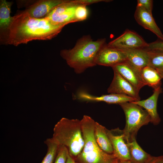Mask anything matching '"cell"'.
<instances>
[{
	"mask_svg": "<svg viewBox=\"0 0 163 163\" xmlns=\"http://www.w3.org/2000/svg\"><path fill=\"white\" fill-rule=\"evenodd\" d=\"M105 38L94 40L91 36L84 35L78 40L71 49L62 50L60 54L67 64L77 74L96 65L97 55L106 43Z\"/></svg>",
	"mask_w": 163,
	"mask_h": 163,
	"instance_id": "7a4b0ae2",
	"label": "cell"
},
{
	"mask_svg": "<svg viewBox=\"0 0 163 163\" xmlns=\"http://www.w3.org/2000/svg\"><path fill=\"white\" fill-rule=\"evenodd\" d=\"M130 161L132 163H147L152 156L145 152L137 143L136 139L127 142Z\"/></svg>",
	"mask_w": 163,
	"mask_h": 163,
	"instance_id": "ac0fdd59",
	"label": "cell"
},
{
	"mask_svg": "<svg viewBox=\"0 0 163 163\" xmlns=\"http://www.w3.org/2000/svg\"><path fill=\"white\" fill-rule=\"evenodd\" d=\"M47 147L46 155L40 163H54L59 145L52 138H48L44 142Z\"/></svg>",
	"mask_w": 163,
	"mask_h": 163,
	"instance_id": "44dd1931",
	"label": "cell"
},
{
	"mask_svg": "<svg viewBox=\"0 0 163 163\" xmlns=\"http://www.w3.org/2000/svg\"><path fill=\"white\" fill-rule=\"evenodd\" d=\"M122 50L126 53V61L139 71L148 66L149 59L148 50L145 49Z\"/></svg>",
	"mask_w": 163,
	"mask_h": 163,
	"instance_id": "2e32d148",
	"label": "cell"
},
{
	"mask_svg": "<svg viewBox=\"0 0 163 163\" xmlns=\"http://www.w3.org/2000/svg\"><path fill=\"white\" fill-rule=\"evenodd\" d=\"M145 49L148 50H155L163 52V41L160 40L148 43Z\"/></svg>",
	"mask_w": 163,
	"mask_h": 163,
	"instance_id": "484cf974",
	"label": "cell"
},
{
	"mask_svg": "<svg viewBox=\"0 0 163 163\" xmlns=\"http://www.w3.org/2000/svg\"><path fill=\"white\" fill-rule=\"evenodd\" d=\"M64 27L54 24L45 17H32L24 11L12 17L10 26L3 32L4 42L17 46L33 40H50Z\"/></svg>",
	"mask_w": 163,
	"mask_h": 163,
	"instance_id": "6da1fadb",
	"label": "cell"
},
{
	"mask_svg": "<svg viewBox=\"0 0 163 163\" xmlns=\"http://www.w3.org/2000/svg\"><path fill=\"white\" fill-rule=\"evenodd\" d=\"M85 5L79 4L76 7L75 12V18L77 22L85 20L88 14V11Z\"/></svg>",
	"mask_w": 163,
	"mask_h": 163,
	"instance_id": "603a6c76",
	"label": "cell"
},
{
	"mask_svg": "<svg viewBox=\"0 0 163 163\" xmlns=\"http://www.w3.org/2000/svg\"><path fill=\"white\" fill-rule=\"evenodd\" d=\"M121 163H132L130 161H122Z\"/></svg>",
	"mask_w": 163,
	"mask_h": 163,
	"instance_id": "1f68e13d",
	"label": "cell"
},
{
	"mask_svg": "<svg viewBox=\"0 0 163 163\" xmlns=\"http://www.w3.org/2000/svg\"><path fill=\"white\" fill-rule=\"evenodd\" d=\"M122 161L118 159L115 158L110 163H121Z\"/></svg>",
	"mask_w": 163,
	"mask_h": 163,
	"instance_id": "4dcf8cb0",
	"label": "cell"
},
{
	"mask_svg": "<svg viewBox=\"0 0 163 163\" xmlns=\"http://www.w3.org/2000/svg\"><path fill=\"white\" fill-rule=\"evenodd\" d=\"M78 5L74 0H65L54 8L45 17L55 25L64 27L76 22L75 12Z\"/></svg>",
	"mask_w": 163,
	"mask_h": 163,
	"instance_id": "8992f818",
	"label": "cell"
},
{
	"mask_svg": "<svg viewBox=\"0 0 163 163\" xmlns=\"http://www.w3.org/2000/svg\"><path fill=\"white\" fill-rule=\"evenodd\" d=\"M148 51L149 59L148 66L156 69L163 67V52L155 50Z\"/></svg>",
	"mask_w": 163,
	"mask_h": 163,
	"instance_id": "7402d4cb",
	"label": "cell"
},
{
	"mask_svg": "<svg viewBox=\"0 0 163 163\" xmlns=\"http://www.w3.org/2000/svg\"><path fill=\"white\" fill-rule=\"evenodd\" d=\"M162 92V88L160 86L154 89L153 94L147 99L132 101L145 109L150 117L151 122L154 125L158 124L161 121L157 111V104L159 96Z\"/></svg>",
	"mask_w": 163,
	"mask_h": 163,
	"instance_id": "4fadbf2b",
	"label": "cell"
},
{
	"mask_svg": "<svg viewBox=\"0 0 163 163\" xmlns=\"http://www.w3.org/2000/svg\"><path fill=\"white\" fill-rule=\"evenodd\" d=\"M66 163H76V162L75 159L69 154Z\"/></svg>",
	"mask_w": 163,
	"mask_h": 163,
	"instance_id": "f1b7e54d",
	"label": "cell"
},
{
	"mask_svg": "<svg viewBox=\"0 0 163 163\" xmlns=\"http://www.w3.org/2000/svg\"><path fill=\"white\" fill-rule=\"evenodd\" d=\"M147 163H163V155L158 157L152 156Z\"/></svg>",
	"mask_w": 163,
	"mask_h": 163,
	"instance_id": "83f0119b",
	"label": "cell"
},
{
	"mask_svg": "<svg viewBox=\"0 0 163 163\" xmlns=\"http://www.w3.org/2000/svg\"><path fill=\"white\" fill-rule=\"evenodd\" d=\"M156 70L161 78H163V67Z\"/></svg>",
	"mask_w": 163,
	"mask_h": 163,
	"instance_id": "f546056e",
	"label": "cell"
},
{
	"mask_svg": "<svg viewBox=\"0 0 163 163\" xmlns=\"http://www.w3.org/2000/svg\"><path fill=\"white\" fill-rule=\"evenodd\" d=\"M106 128L96 122L94 135L97 143L101 149L105 152L113 154V150L110 141L107 134Z\"/></svg>",
	"mask_w": 163,
	"mask_h": 163,
	"instance_id": "e0dca14e",
	"label": "cell"
},
{
	"mask_svg": "<svg viewBox=\"0 0 163 163\" xmlns=\"http://www.w3.org/2000/svg\"><path fill=\"white\" fill-rule=\"evenodd\" d=\"M81 121L84 144L75 159L76 163H110L115 158L113 154L104 152L97 143L94 135L96 122L85 115Z\"/></svg>",
	"mask_w": 163,
	"mask_h": 163,
	"instance_id": "277c9868",
	"label": "cell"
},
{
	"mask_svg": "<svg viewBox=\"0 0 163 163\" xmlns=\"http://www.w3.org/2000/svg\"><path fill=\"white\" fill-rule=\"evenodd\" d=\"M65 0H42L32 4L25 11L32 17L41 18L45 17L54 8Z\"/></svg>",
	"mask_w": 163,
	"mask_h": 163,
	"instance_id": "5bb4252c",
	"label": "cell"
},
{
	"mask_svg": "<svg viewBox=\"0 0 163 163\" xmlns=\"http://www.w3.org/2000/svg\"><path fill=\"white\" fill-rule=\"evenodd\" d=\"M74 2L79 4L88 5L91 4L97 3L100 2H109L111 0H74Z\"/></svg>",
	"mask_w": 163,
	"mask_h": 163,
	"instance_id": "4316f807",
	"label": "cell"
},
{
	"mask_svg": "<svg viewBox=\"0 0 163 163\" xmlns=\"http://www.w3.org/2000/svg\"><path fill=\"white\" fill-rule=\"evenodd\" d=\"M132 84L138 91L146 84L142 78L140 71L127 61L112 67Z\"/></svg>",
	"mask_w": 163,
	"mask_h": 163,
	"instance_id": "8fae6325",
	"label": "cell"
},
{
	"mask_svg": "<svg viewBox=\"0 0 163 163\" xmlns=\"http://www.w3.org/2000/svg\"><path fill=\"white\" fill-rule=\"evenodd\" d=\"M114 75L107 91L109 93L124 94L140 100L138 91L117 71L113 69Z\"/></svg>",
	"mask_w": 163,
	"mask_h": 163,
	"instance_id": "30bf717a",
	"label": "cell"
},
{
	"mask_svg": "<svg viewBox=\"0 0 163 163\" xmlns=\"http://www.w3.org/2000/svg\"><path fill=\"white\" fill-rule=\"evenodd\" d=\"M134 16L136 21L139 25L152 32L160 40L163 41V34L152 14L141 8L136 7Z\"/></svg>",
	"mask_w": 163,
	"mask_h": 163,
	"instance_id": "9a60e30c",
	"label": "cell"
},
{
	"mask_svg": "<svg viewBox=\"0 0 163 163\" xmlns=\"http://www.w3.org/2000/svg\"><path fill=\"white\" fill-rule=\"evenodd\" d=\"M12 4L11 2L0 0V28L1 31L3 32L8 29L12 21V17L10 15Z\"/></svg>",
	"mask_w": 163,
	"mask_h": 163,
	"instance_id": "ffe728a7",
	"label": "cell"
},
{
	"mask_svg": "<svg viewBox=\"0 0 163 163\" xmlns=\"http://www.w3.org/2000/svg\"><path fill=\"white\" fill-rule=\"evenodd\" d=\"M107 134L110 141L115 158L122 161L130 160V155L127 142L123 130L118 128L109 130L106 129Z\"/></svg>",
	"mask_w": 163,
	"mask_h": 163,
	"instance_id": "ba28073f",
	"label": "cell"
},
{
	"mask_svg": "<svg viewBox=\"0 0 163 163\" xmlns=\"http://www.w3.org/2000/svg\"><path fill=\"white\" fill-rule=\"evenodd\" d=\"M53 131V140L59 145L66 147L75 159L84 144L81 120L62 118L55 125Z\"/></svg>",
	"mask_w": 163,
	"mask_h": 163,
	"instance_id": "3957f363",
	"label": "cell"
},
{
	"mask_svg": "<svg viewBox=\"0 0 163 163\" xmlns=\"http://www.w3.org/2000/svg\"><path fill=\"white\" fill-rule=\"evenodd\" d=\"M107 46L120 49H145L148 43L136 33L126 30L121 35L109 42Z\"/></svg>",
	"mask_w": 163,
	"mask_h": 163,
	"instance_id": "9c48e42d",
	"label": "cell"
},
{
	"mask_svg": "<svg viewBox=\"0 0 163 163\" xmlns=\"http://www.w3.org/2000/svg\"><path fill=\"white\" fill-rule=\"evenodd\" d=\"M137 2L136 7L141 8L152 14L153 0H138Z\"/></svg>",
	"mask_w": 163,
	"mask_h": 163,
	"instance_id": "d4e9b609",
	"label": "cell"
},
{
	"mask_svg": "<svg viewBox=\"0 0 163 163\" xmlns=\"http://www.w3.org/2000/svg\"><path fill=\"white\" fill-rule=\"evenodd\" d=\"M69 153L67 148L64 145H59L54 163H66Z\"/></svg>",
	"mask_w": 163,
	"mask_h": 163,
	"instance_id": "cb8c5ba5",
	"label": "cell"
},
{
	"mask_svg": "<svg viewBox=\"0 0 163 163\" xmlns=\"http://www.w3.org/2000/svg\"><path fill=\"white\" fill-rule=\"evenodd\" d=\"M140 72L146 85L154 89L161 86L162 78L156 69L147 66L142 68Z\"/></svg>",
	"mask_w": 163,
	"mask_h": 163,
	"instance_id": "d6986e66",
	"label": "cell"
},
{
	"mask_svg": "<svg viewBox=\"0 0 163 163\" xmlns=\"http://www.w3.org/2000/svg\"><path fill=\"white\" fill-rule=\"evenodd\" d=\"M123 110L126 120L123 129L127 142L136 139L137 132L142 126L151 122V118L147 111L132 101L119 104Z\"/></svg>",
	"mask_w": 163,
	"mask_h": 163,
	"instance_id": "5b68a950",
	"label": "cell"
},
{
	"mask_svg": "<svg viewBox=\"0 0 163 163\" xmlns=\"http://www.w3.org/2000/svg\"><path fill=\"white\" fill-rule=\"evenodd\" d=\"M79 99L86 101H103L109 104H118L137 101L136 99L124 94L110 93L100 96L92 95L84 91L79 92L77 94Z\"/></svg>",
	"mask_w": 163,
	"mask_h": 163,
	"instance_id": "7c38bea8",
	"label": "cell"
},
{
	"mask_svg": "<svg viewBox=\"0 0 163 163\" xmlns=\"http://www.w3.org/2000/svg\"><path fill=\"white\" fill-rule=\"evenodd\" d=\"M127 60L124 51L106 44L98 52L95 60L96 65L111 67Z\"/></svg>",
	"mask_w": 163,
	"mask_h": 163,
	"instance_id": "52a82bcc",
	"label": "cell"
}]
</instances>
